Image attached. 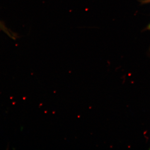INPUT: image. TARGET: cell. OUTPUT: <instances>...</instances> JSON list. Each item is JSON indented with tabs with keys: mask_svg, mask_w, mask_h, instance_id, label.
<instances>
[{
	"mask_svg": "<svg viewBox=\"0 0 150 150\" xmlns=\"http://www.w3.org/2000/svg\"><path fill=\"white\" fill-rule=\"evenodd\" d=\"M149 29H150V24L149 26Z\"/></svg>",
	"mask_w": 150,
	"mask_h": 150,
	"instance_id": "cell-1",
	"label": "cell"
}]
</instances>
